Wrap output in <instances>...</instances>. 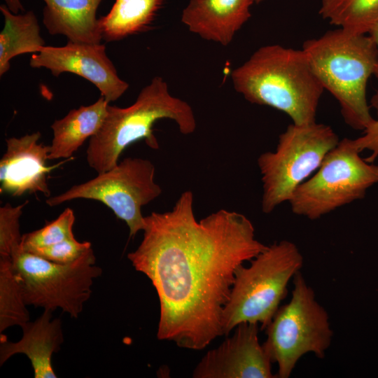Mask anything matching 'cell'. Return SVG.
I'll return each instance as SVG.
<instances>
[{"label":"cell","mask_w":378,"mask_h":378,"mask_svg":"<svg viewBox=\"0 0 378 378\" xmlns=\"http://www.w3.org/2000/svg\"><path fill=\"white\" fill-rule=\"evenodd\" d=\"M143 239L127 254L160 302L157 337L201 350L223 335L222 316L237 269L267 246L244 214L221 209L197 220L186 190L172 210L144 216Z\"/></svg>","instance_id":"cell-1"},{"label":"cell","mask_w":378,"mask_h":378,"mask_svg":"<svg viewBox=\"0 0 378 378\" xmlns=\"http://www.w3.org/2000/svg\"><path fill=\"white\" fill-rule=\"evenodd\" d=\"M230 77L234 90L248 102L280 111L297 125L316 122L324 88L302 49L262 46Z\"/></svg>","instance_id":"cell-2"},{"label":"cell","mask_w":378,"mask_h":378,"mask_svg":"<svg viewBox=\"0 0 378 378\" xmlns=\"http://www.w3.org/2000/svg\"><path fill=\"white\" fill-rule=\"evenodd\" d=\"M302 49L324 90L338 102L346 124L363 131L374 119L367 99L378 59L371 37L338 27L305 41Z\"/></svg>","instance_id":"cell-3"},{"label":"cell","mask_w":378,"mask_h":378,"mask_svg":"<svg viewBox=\"0 0 378 378\" xmlns=\"http://www.w3.org/2000/svg\"><path fill=\"white\" fill-rule=\"evenodd\" d=\"M161 119L174 120L185 135L192 134L197 127L190 104L172 96L167 82L155 76L141 89L131 106L108 105L101 128L89 140L86 150L88 165L97 174L106 172L118 163L127 147L141 139L152 149H158L153 127Z\"/></svg>","instance_id":"cell-4"},{"label":"cell","mask_w":378,"mask_h":378,"mask_svg":"<svg viewBox=\"0 0 378 378\" xmlns=\"http://www.w3.org/2000/svg\"><path fill=\"white\" fill-rule=\"evenodd\" d=\"M250 262L248 267L241 265L236 270L222 316L223 335L244 322L265 330L286 298L290 281L300 272L304 258L295 244L281 240Z\"/></svg>","instance_id":"cell-5"},{"label":"cell","mask_w":378,"mask_h":378,"mask_svg":"<svg viewBox=\"0 0 378 378\" xmlns=\"http://www.w3.org/2000/svg\"><path fill=\"white\" fill-rule=\"evenodd\" d=\"M289 302L279 307L265 328L262 346L278 367L276 377L288 378L300 359L307 354L323 358L330 348L333 331L326 309L301 271L293 279Z\"/></svg>","instance_id":"cell-6"},{"label":"cell","mask_w":378,"mask_h":378,"mask_svg":"<svg viewBox=\"0 0 378 378\" xmlns=\"http://www.w3.org/2000/svg\"><path fill=\"white\" fill-rule=\"evenodd\" d=\"M339 141L337 134L328 125L316 122L289 125L279 135L276 150L263 153L258 158L262 182V212L270 214L288 202Z\"/></svg>","instance_id":"cell-7"},{"label":"cell","mask_w":378,"mask_h":378,"mask_svg":"<svg viewBox=\"0 0 378 378\" xmlns=\"http://www.w3.org/2000/svg\"><path fill=\"white\" fill-rule=\"evenodd\" d=\"M360 153L353 139L340 140L316 172L293 194L288 201L292 212L316 220L363 199L378 183V165L367 162Z\"/></svg>","instance_id":"cell-8"},{"label":"cell","mask_w":378,"mask_h":378,"mask_svg":"<svg viewBox=\"0 0 378 378\" xmlns=\"http://www.w3.org/2000/svg\"><path fill=\"white\" fill-rule=\"evenodd\" d=\"M13 266L27 305L55 311L61 309L77 318L90 298L102 268L95 265L92 248L74 262H50L21 247L13 255Z\"/></svg>","instance_id":"cell-9"},{"label":"cell","mask_w":378,"mask_h":378,"mask_svg":"<svg viewBox=\"0 0 378 378\" xmlns=\"http://www.w3.org/2000/svg\"><path fill=\"white\" fill-rule=\"evenodd\" d=\"M155 167L152 162L140 158H127L110 169L64 192L50 197L46 204L55 206L76 199L99 201L108 206L129 227L130 237L144 230L143 206L162 194L155 181Z\"/></svg>","instance_id":"cell-10"},{"label":"cell","mask_w":378,"mask_h":378,"mask_svg":"<svg viewBox=\"0 0 378 378\" xmlns=\"http://www.w3.org/2000/svg\"><path fill=\"white\" fill-rule=\"evenodd\" d=\"M33 68L44 67L57 77L69 72L93 83L108 102L116 101L128 89V83L118 75L116 69L101 43L68 41L62 47L44 46L33 53L29 60Z\"/></svg>","instance_id":"cell-11"},{"label":"cell","mask_w":378,"mask_h":378,"mask_svg":"<svg viewBox=\"0 0 378 378\" xmlns=\"http://www.w3.org/2000/svg\"><path fill=\"white\" fill-rule=\"evenodd\" d=\"M260 325L238 324L231 337L202 358L194 378H273V363L258 339Z\"/></svg>","instance_id":"cell-12"},{"label":"cell","mask_w":378,"mask_h":378,"mask_svg":"<svg viewBox=\"0 0 378 378\" xmlns=\"http://www.w3.org/2000/svg\"><path fill=\"white\" fill-rule=\"evenodd\" d=\"M41 136L36 132L6 139V150L0 160L1 194L20 197L24 193L41 192L50 196L48 174L65 160L47 165L50 145L39 143Z\"/></svg>","instance_id":"cell-13"},{"label":"cell","mask_w":378,"mask_h":378,"mask_svg":"<svg viewBox=\"0 0 378 378\" xmlns=\"http://www.w3.org/2000/svg\"><path fill=\"white\" fill-rule=\"evenodd\" d=\"M253 0H190L181 22L201 38L229 45L251 18Z\"/></svg>","instance_id":"cell-14"},{"label":"cell","mask_w":378,"mask_h":378,"mask_svg":"<svg viewBox=\"0 0 378 378\" xmlns=\"http://www.w3.org/2000/svg\"><path fill=\"white\" fill-rule=\"evenodd\" d=\"M52 312L45 309L34 321H28L21 328L22 338L12 342L6 335L0 336V365L17 354H25L30 360L35 378L57 377L52 365V356L57 353L64 342L62 322L52 319Z\"/></svg>","instance_id":"cell-15"},{"label":"cell","mask_w":378,"mask_h":378,"mask_svg":"<svg viewBox=\"0 0 378 378\" xmlns=\"http://www.w3.org/2000/svg\"><path fill=\"white\" fill-rule=\"evenodd\" d=\"M43 23L52 35L61 34L68 41L101 43L97 10L103 0H43Z\"/></svg>","instance_id":"cell-16"},{"label":"cell","mask_w":378,"mask_h":378,"mask_svg":"<svg viewBox=\"0 0 378 378\" xmlns=\"http://www.w3.org/2000/svg\"><path fill=\"white\" fill-rule=\"evenodd\" d=\"M108 104L101 96L94 103L72 109L62 119L55 120L51 125L53 136L49 160L71 158L87 139L99 130Z\"/></svg>","instance_id":"cell-17"},{"label":"cell","mask_w":378,"mask_h":378,"mask_svg":"<svg viewBox=\"0 0 378 378\" xmlns=\"http://www.w3.org/2000/svg\"><path fill=\"white\" fill-rule=\"evenodd\" d=\"M4 26L0 33V76L10 69V61L24 53H36L45 46L40 34L38 19L32 10L22 14L12 13L1 5Z\"/></svg>","instance_id":"cell-18"},{"label":"cell","mask_w":378,"mask_h":378,"mask_svg":"<svg viewBox=\"0 0 378 378\" xmlns=\"http://www.w3.org/2000/svg\"><path fill=\"white\" fill-rule=\"evenodd\" d=\"M164 0H115L99 18L102 40L118 41L149 29Z\"/></svg>","instance_id":"cell-19"},{"label":"cell","mask_w":378,"mask_h":378,"mask_svg":"<svg viewBox=\"0 0 378 378\" xmlns=\"http://www.w3.org/2000/svg\"><path fill=\"white\" fill-rule=\"evenodd\" d=\"M318 13L332 25L368 34L378 16V0H321Z\"/></svg>","instance_id":"cell-20"},{"label":"cell","mask_w":378,"mask_h":378,"mask_svg":"<svg viewBox=\"0 0 378 378\" xmlns=\"http://www.w3.org/2000/svg\"><path fill=\"white\" fill-rule=\"evenodd\" d=\"M22 288L13 259L0 258V333L13 326L22 327L29 321Z\"/></svg>","instance_id":"cell-21"},{"label":"cell","mask_w":378,"mask_h":378,"mask_svg":"<svg viewBox=\"0 0 378 378\" xmlns=\"http://www.w3.org/2000/svg\"><path fill=\"white\" fill-rule=\"evenodd\" d=\"M74 222V211L66 208L56 219L47 223L43 227L22 234L21 249L30 252L34 248L48 246L74 237L72 230Z\"/></svg>","instance_id":"cell-22"},{"label":"cell","mask_w":378,"mask_h":378,"mask_svg":"<svg viewBox=\"0 0 378 378\" xmlns=\"http://www.w3.org/2000/svg\"><path fill=\"white\" fill-rule=\"evenodd\" d=\"M28 201L18 206L6 203L0 207V258L12 259L21 247L20 218Z\"/></svg>","instance_id":"cell-23"},{"label":"cell","mask_w":378,"mask_h":378,"mask_svg":"<svg viewBox=\"0 0 378 378\" xmlns=\"http://www.w3.org/2000/svg\"><path fill=\"white\" fill-rule=\"evenodd\" d=\"M90 248V242H80L73 237L48 246L34 248L29 253L50 262L66 264L77 260Z\"/></svg>","instance_id":"cell-24"},{"label":"cell","mask_w":378,"mask_h":378,"mask_svg":"<svg viewBox=\"0 0 378 378\" xmlns=\"http://www.w3.org/2000/svg\"><path fill=\"white\" fill-rule=\"evenodd\" d=\"M375 108L377 118L363 130L361 136L353 139L356 148L360 153L365 150L371 152L370 155L365 159L370 163H373L378 157V106Z\"/></svg>","instance_id":"cell-25"},{"label":"cell","mask_w":378,"mask_h":378,"mask_svg":"<svg viewBox=\"0 0 378 378\" xmlns=\"http://www.w3.org/2000/svg\"><path fill=\"white\" fill-rule=\"evenodd\" d=\"M368 34L371 37L376 45L378 51V16L371 25ZM374 76L378 80V59Z\"/></svg>","instance_id":"cell-26"},{"label":"cell","mask_w":378,"mask_h":378,"mask_svg":"<svg viewBox=\"0 0 378 378\" xmlns=\"http://www.w3.org/2000/svg\"><path fill=\"white\" fill-rule=\"evenodd\" d=\"M5 1L9 10L15 14L18 13L19 10H24L20 0H5Z\"/></svg>","instance_id":"cell-27"},{"label":"cell","mask_w":378,"mask_h":378,"mask_svg":"<svg viewBox=\"0 0 378 378\" xmlns=\"http://www.w3.org/2000/svg\"><path fill=\"white\" fill-rule=\"evenodd\" d=\"M370 103H371V106H373L374 108H376L378 106V90L372 96Z\"/></svg>","instance_id":"cell-28"},{"label":"cell","mask_w":378,"mask_h":378,"mask_svg":"<svg viewBox=\"0 0 378 378\" xmlns=\"http://www.w3.org/2000/svg\"><path fill=\"white\" fill-rule=\"evenodd\" d=\"M262 1H264V0H253L254 3H256V4H259V3L262 2Z\"/></svg>","instance_id":"cell-29"}]
</instances>
